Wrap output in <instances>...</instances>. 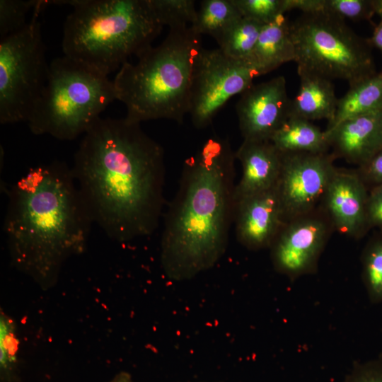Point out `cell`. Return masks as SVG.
Masks as SVG:
<instances>
[{
  "label": "cell",
  "mask_w": 382,
  "mask_h": 382,
  "mask_svg": "<svg viewBox=\"0 0 382 382\" xmlns=\"http://www.w3.org/2000/svg\"><path fill=\"white\" fill-rule=\"evenodd\" d=\"M334 231L320 204L284 222L269 248L274 270L292 281L316 273L320 256Z\"/></svg>",
  "instance_id": "obj_10"
},
{
  "label": "cell",
  "mask_w": 382,
  "mask_h": 382,
  "mask_svg": "<svg viewBox=\"0 0 382 382\" xmlns=\"http://www.w3.org/2000/svg\"><path fill=\"white\" fill-rule=\"evenodd\" d=\"M270 141L281 153H328L330 146L325 131L311 121L290 115Z\"/></svg>",
  "instance_id": "obj_19"
},
{
  "label": "cell",
  "mask_w": 382,
  "mask_h": 382,
  "mask_svg": "<svg viewBox=\"0 0 382 382\" xmlns=\"http://www.w3.org/2000/svg\"><path fill=\"white\" fill-rule=\"evenodd\" d=\"M16 324L2 311L0 313V379L1 382H17L19 340Z\"/></svg>",
  "instance_id": "obj_24"
},
{
  "label": "cell",
  "mask_w": 382,
  "mask_h": 382,
  "mask_svg": "<svg viewBox=\"0 0 382 382\" xmlns=\"http://www.w3.org/2000/svg\"><path fill=\"white\" fill-rule=\"evenodd\" d=\"M361 279L369 301L382 303V232L376 231L361 253Z\"/></svg>",
  "instance_id": "obj_23"
},
{
  "label": "cell",
  "mask_w": 382,
  "mask_h": 382,
  "mask_svg": "<svg viewBox=\"0 0 382 382\" xmlns=\"http://www.w3.org/2000/svg\"><path fill=\"white\" fill-rule=\"evenodd\" d=\"M263 26L260 22L242 16L216 40L219 48L230 57L246 61L254 50Z\"/></svg>",
  "instance_id": "obj_22"
},
{
  "label": "cell",
  "mask_w": 382,
  "mask_h": 382,
  "mask_svg": "<svg viewBox=\"0 0 382 382\" xmlns=\"http://www.w3.org/2000/svg\"><path fill=\"white\" fill-rule=\"evenodd\" d=\"M4 230L13 265L42 289L81 254L93 223L71 168L53 161L30 168L11 187Z\"/></svg>",
  "instance_id": "obj_2"
},
{
  "label": "cell",
  "mask_w": 382,
  "mask_h": 382,
  "mask_svg": "<svg viewBox=\"0 0 382 382\" xmlns=\"http://www.w3.org/2000/svg\"><path fill=\"white\" fill-rule=\"evenodd\" d=\"M64 55L108 76L151 47L163 26L149 0H71Z\"/></svg>",
  "instance_id": "obj_5"
},
{
  "label": "cell",
  "mask_w": 382,
  "mask_h": 382,
  "mask_svg": "<svg viewBox=\"0 0 382 382\" xmlns=\"http://www.w3.org/2000/svg\"><path fill=\"white\" fill-rule=\"evenodd\" d=\"M366 217L370 229L382 232V185L369 190Z\"/></svg>",
  "instance_id": "obj_31"
},
{
  "label": "cell",
  "mask_w": 382,
  "mask_h": 382,
  "mask_svg": "<svg viewBox=\"0 0 382 382\" xmlns=\"http://www.w3.org/2000/svg\"><path fill=\"white\" fill-rule=\"evenodd\" d=\"M37 2L38 0H1L0 40L24 28L29 22L28 14L35 9Z\"/></svg>",
  "instance_id": "obj_26"
},
{
  "label": "cell",
  "mask_w": 382,
  "mask_h": 382,
  "mask_svg": "<svg viewBox=\"0 0 382 382\" xmlns=\"http://www.w3.org/2000/svg\"><path fill=\"white\" fill-rule=\"evenodd\" d=\"M368 42L371 46L376 47L382 53V18L374 28L373 35L371 38L368 39Z\"/></svg>",
  "instance_id": "obj_33"
},
{
  "label": "cell",
  "mask_w": 382,
  "mask_h": 382,
  "mask_svg": "<svg viewBox=\"0 0 382 382\" xmlns=\"http://www.w3.org/2000/svg\"><path fill=\"white\" fill-rule=\"evenodd\" d=\"M257 76L247 61L230 57L219 48H202L194 65L190 92L188 114L194 126H209L226 102L249 88Z\"/></svg>",
  "instance_id": "obj_9"
},
{
  "label": "cell",
  "mask_w": 382,
  "mask_h": 382,
  "mask_svg": "<svg viewBox=\"0 0 382 382\" xmlns=\"http://www.w3.org/2000/svg\"><path fill=\"white\" fill-rule=\"evenodd\" d=\"M235 155L242 167V176L236 185L235 201L275 187L282 153L270 141L243 140Z\"/></svg>",
  "instance_id": "obj_16"
},
{
  "label": "cell",
  "mask_w": 382,
  "mask_h": 382,
  "mask_svg": "<svg viewBox=\"0 0 382 382\" xmlns=\"http://www.w3.org/2000/svg\"><path fill=\"white\" fill-rule=\"evenodd\" d=\"M331 152L282 153L275 185L284 223L317 208L337 168Z\"/></svg>",
  "instance_id": "obj_11"
},
{
  "label": "cell",
  "mask_w": 382,
  "mask_h": 382,
  "mask_svg": "<svg viewBox=\"0 0 382 382\" xmlns=\"http://www.w3.org/2000/svg\"><path fill=\"white\" fill-rule=\"evenodd\" d=\"M290 29L297 68L349 86L376 73L368 40L344 20L324 11L302 13Z\"/></svg>",
  "instance_id": "obj_7"
},
{
  "label": "cell",
  "mask_w": 382,
  "mask_h": 382,
  "mask_svg": "<svg viewBox=\"0 0 382 382\" xmlns=\"http://www.w3.org/2000/svg\"><path fill=\"white\" fill-rule=\"evenodd\" d=\"M190 27L170 29L163 42L125 63L113 83L116 100L126 107L128 120L183 121L189 111L193 68L202 49Z\"/></svg>",
  "instance_id": "obj_4"
},
{
  "label": "cell",
  "mask_w": 382,
  "mask_h": 382,
  "mask_svg": "<svg viewBox=\"0 0 382 382\" xmlns=\"http://www.w3.org/2000/svg\"><path fill=\"white\" fill-rule=\"evenodd\" d=\"M162 146L140 123L100 117L83 134L71 171L93 222L127 242L158 227L164 204Z\"/></svg>",
  "instance_id": "obj_1"
},
{
  "label": "cell",
  "mask_w": 382,
  "mask_h": 382,
  "mask_svg": "<svg viewBox=\"0 0 382 382\" xmlns=\"http://www.w3.org/2000/svg\"><path fill=\"white\" fill-rule=\"evenodd\" d=\"M325 133L335 158L359 167L382 148V110L347 119Z\"/></svg>",
  "instance_id": "obj_15"
},
{
  "label": "cell",
  "mask_w": 382,
  "mask_h": 382,
  "mask_svg": "<svg viewBox=\"0 0 382 382\" xmlns=\"http://www.w3.org/2000/svg\"><path fill=\"white\" fill-rule=\"evenodd\" d=\"M289 11L297 9L302 13L323 11L324 0H287Z\"/></svg>",
  "instance_id": "obj_32"
},
{
  "label": "cell",
  "mask_w": 382,
  "mask_h": 382,
  "mask_svg": "<svg viewBox=\"0 0 382 382\" xmlns=\"http://www.w3.org/2000/svg\"><path fill=\"white\" fill-rule=\"evenodd\" d=\"M233 222L237 240L245 248H270L284 224L275 187L236 199Z\"/></svg>",
  "instance_id": "obj_14"
},
{
  "label": "cell",
  "mask_w": 382,
  "mask_h": 382,
  "mask_svg": "<svg viewBox=\"0 0 382 382\" xmlns=\"http://www.w3.org/2000/svg\"><path fill=\"white\" fill-rule=\"evenodd\" d=\"M356 171L368 190L382 185V148L366 163L357 167Z\"/></svg>",
  "instance_id": "obj_30"
},
{
  "label": "cell",
  "mask_w": 382,
  "mask_h": 382,
  "mask_svg": "<svg viewBox=\"0 0 382 382\" xmlns=\"http://www.w3.org/2000/svg\"><path fill=\"white\" fill-rule=\"evenodd\" d=\"M107 382H134L127 372H120Z\"/></svg>",
  "instance_id": "obj_34"
},
{
  "label": "cell",
  "mask_w": 382,
  "mask_h": 382,
  "mask_svg": "<svg viewBox=\"0 0 382 382\" xmlns=\"http://www.w3.org/2000/svg\"><path fill=\"white\" fill-rule=\"evenodd\" d=\"M342 382H382V358L355 362Z\"/></svg>",
  "instance_id": "obj_29"
},
{
  "label": "cell",
  "mask_w": 382,
  "mask_h": 382,
  "mask_svg": "<svg viewBox=\"0 0 382 382\" xmlns=\"http://www.w3.org/2000/svg\"><path fill=\"white\" fill-rule=\"evenodd\" d=\"M235 159L229 140L214 136L184 161L161 243L170 279H192L225 253L234 220Z\"/></svg>",
  "instance_id": "obj_3"
},
{
  "label": "cell",
  "mask_w": 382,
  "mask_h": 382,
  "mask_svg": "<svg viewBox=\"0 0 382 382\" xmlns=\"http://www.w3.org/2000/svg\"><path fill=\"white\" fill-rule=\"evenodd\" d=\"M243 17L263 25L289 11L287 0H233Z\"/></svg>",
  "instance_id": "obj_27"
},
{
  "label": "cell",
  "mask_w": 382,
  "mask_h": 382,
  "mask_svg": "<svg viewBox=\"0 0 382 382\" xmlns=\"http://www.w3.org/2000/svg\"><path fill=\"white\" fill-rule=\"evenodd\" d=\"M373 4L375 13L378 14L382 18V0H374Z\"/></svg>",
  "instance_id": "obj_35"
},
{
  "label": "cell",
  "mask_w": 382,
  "mask_h": 382,
  "mask_svg": "<svg viewBox=\"0 0 382 382\" xmlns=\"http://www.w3.org/2000/svg\"><path fill=\"white\" fill-rule=\"evenodd\" d=\"M242 17L233 0H204L190 25L198 35H209L216 41L222 33Z\"/></svg>",
  "instance_id": "obj_21"
},
{
  "label": "cell",
  "mask_w": 382,
  "mask_h": 382,
  "mask_svg": "<svg viewBox=\"0 0 382 382\" xmlns=\"http://www.w3.org/2000/svg\"><path fill=\"white\" fill-rule=\"evenodd\" d=\"M300 79L299 92L291 100V115L309 121L335 117L338 98L331 80L297 68Z\"/></svg>",
  "instance_id": "obj_17"
},
{
  "label": "cell",
  "mask_w": 382,
  "mask_h": 382,
  "mask_svg": "<svg viewBox=\"0 0 382 382\" xmlns=\"http://www.w3.org/2000/svg\"><path fill=\"white\" fill-rule=\"evenodd\" d=\"M324 12L345 21L369 20L375 14L373 1L324 0Z\"/></svg>",
  "instance_id": "obj_28"
},
{
  "label": "cell",
  "mask_w": 382,
  "mask_h": 382,
  "mask_svg": "<svg viewBox=\"0 0 382 382\" xmlns=\"http://www.w3.org/2000/svg\"><path fill=\"white\" fill-rule=\"evenodd\" d=\"M369 190L355 170L337 168L320 202L335 231L354 239L369 231L366 217Z\"/></svg>",
  "instance_id": "obj_13"
},
{
  "label": "cell",
  "mask_w": 382,
  "mask_h": 382,
  "mask_svg": "<svg viewBox=\"0 0 382 382\" xmlns=\"http://www.w3.org/2000/svg\"><path fill=\"white\" fill-rule=\"evenodd\" d=\"M286 79L278 76L241 93L236 110L243 140L270 141L291 115Z\"/></svg>",
  "instance_id": "obj_12"
},
{
  "label": "cell",
  "mask_w": 382,
  "mask_h": 382,
  "mask_svg": "<svg viewBox=\"0 0 382 382\" xmlns=\"http://www.w3.org/2000/svg\"><path fill=\"white\" fill-rule=\"evenodd\" d=\"M114 100L115 86L108 76L64 55L50 64L46 85L27 123L34 134L73 140Z\"/></svg>",
  "instance_id": "obj_6"
},
{
  "label": "cell",
  "mask_w": 382,
  "mask_h": 382,
  "mask_svg": "<svg viewBox=\"0 0 382 382\" xmlns=\"http://www.w3.org/2000/svg\"><path fill=\"white\" fill-rule=\"evenodd\" d=\"M39 0L32 18L19 32L0 40V123L27 122L46 85L50 64L45 57Z\"/></svg>",
  "instance_id": "obj_8"
},
{
  "label": "cell",
  "mask_w": 382,
  "mask_h": 382,
  "mask_svg": "<svg viewBox=\"0 0 382 382\" xmlns=\"http://www.w3.org/2000/svg\"><path fill=\"white\" fill-rule=\"evenodd\" d=\"M151 8L163 27L170 29L190 27L197 11L193 0H149Z\"/></svg>",
  "instance_id": "obj_25"
},
{
  "label": "cell",
  "mask_w": 382,
  "mask_h": 382,
  "mask_svg": "<svg viewBox=\"0 0 382 382\" xmlns=\"http://www.w3.org/2000/svg\"><path fill=\"white\" fill-rule=\"evenodd\" d=\"M381 110L382 71L349 86L347 92L338 99L335 117L325 131L332 129L347 119Z\"/></svg>",
  "instance_id": "obj_20"
},
{
  "label": "cell",
  "mask_w": 382,
  "mask_h": 382,
  "mask_svg": "<svg viewBox=\"0 0 382 382\" xmlns=\"http://www.w3.org/2000/svg\"><path fill=\"white\" fill-rule=\"evenodd\" d=\"M290 25L284 15L264 25L254 50L246 60L258 76L295 60Z\"/></svg>",
  "instance_id": "obj_18"
}]
</instances>
